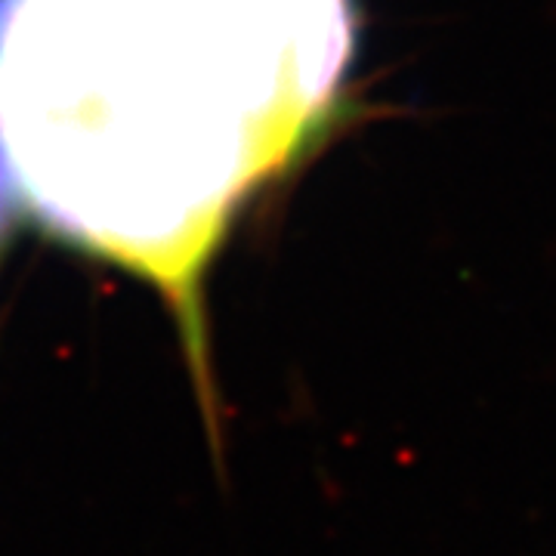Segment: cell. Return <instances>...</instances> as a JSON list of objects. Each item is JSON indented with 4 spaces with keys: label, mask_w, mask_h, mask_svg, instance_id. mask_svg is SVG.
<instances>
[{
    "label": "cell",
    "mask_w": 556,
    "mask_h": 556,
    "mask_svg": "<svg viewBox=\"0 0 556 556\" xmlns=\"http://www.w3.org/2000/svg\"><path fill=\"white\" fill-rule=\"evenodd\" d=\"M25 211H28L25 186L16 170V161L10 155V146L3 139V130H0V248L13 236Z\"/></svg>",
    "instance_id": "obj_1"
}]
</instances>
